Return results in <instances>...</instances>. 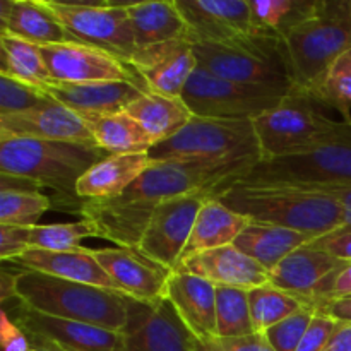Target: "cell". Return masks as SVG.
<instances>
[{
	"mask_svg": "<svg viewBox=\"0 0 351 351\" xmlns=\"http://www.w3.org/2000/svg\"><path fill=\"white\" fill-rule=\"evenodd\" d=\"M261 160L163 161L153 163L120 197L75 202L74 213L96 226L99 239L137 249L154 209L163 201L187 194L219 197Z\"/></svg>",
	"mask_w": 351,
	"mask_h": 351,
	"instance_id": "6da1fadb",
	"label": "cell"
},
{
	"mask_svg": "<svg viewBox=\"0 0 351 351\" xmlns=\"http://www.w3.org/2000/svg\"><path fill=\"white\" fill-rule=\"evenodd\" d=\"M16 300L40 314L98 326L119 335L129 326L130 298L34 271H16Z\"/></svg>",
	"mask_w": 351,
	"mask_h": 351,
	"instance_id": "7a4b0ae2",
	"label": "cell"
},
{
	"mask_svg": "<svg viewBox=\"0 0 351 351\" xmlns=\"http://www.w3.org/2000/svg\"><path fill=\"white\" fill-rule=\"evenodd\" d=\"M106 156L108 153L98 146L7 137L0 139V175L24 180L36 189H51L74 206L79 201L77 182Z\"/></svg>",
	"mask_w": 351,
	"mask_h": 351,
	"instance_id": "3957f363",
	"label": "cell"
},
{
	"mask_svg": "<svg viewBox=\"0 0 351 351\" xmlns=\"http://www.w3.org/2000/svg\"><path fill=\"white\" fill-rule=\"evenodd\" d=\"M216 199L250 223L281 226L315 239L345 225V208L339 202L304 189L233 185Z\"/></svg>",
	"mask_w": 351,
	"mask_h": 351,
	"instance_id": "277c9868",
	"label": "cell"
},
{
	"mask_svg": "<svg viewBox=\"0 0 351 351\" xmlns=\"http://www.w3.org/2000/svg\"><path fill=\"white\" fill-rule=\"evenodd\" d=\"M351 50V0H321L281 40L291 86L307 91L329 65Z\"/></svg>",
	"mask_w": 351,
	"mask_h": 351,
	"instance_id": "5b68a950",
	"label": "cell"
},
{
	"mask_svg": "<svg viewBox=\"0 0 351 351\" xmlns=\"http://www.w3.org/2000/svg\"><path fill=\"white\" fill-rule=\"evenodd\" d=\"M235 185L290 189L351 185V122L339 120L338 129L307 153L261 160Z\"/></svg>",
	"mask_w": 351,
	"mask_h": 351,
	"instance_id": "8992f818",
	"label": "cell"
},
{
	"mask_svg": "<svg viewBox=\"0 0 351 351\" xmlns=\"http://www.w3.org/2000/svg\"><path fill=\"white\" fill-rule=\"evenodd\" d=\"M315 105L307 91L291 86L280 105L254 119L261 160L307 153L324 143L339 122L328 119Z\"/></svg>",
	"mask_w": 351,
	"mask_h": 351,
	"instance_id": "52a82bcc",
	"label": "cell"
},
{
	"mask_svg": "<svg viewBox=\"0 0 351 351\" xmlns=\"http://www.w3.org/2000/svg\"><path fill=\"white\" fill-rule=\"evenodd\" d=\"M151 163L163 161H240L261 160L252 122L192 117L168 141L149 149Z\"/></svg>",
	"mask_w": 351,
	"mask_h": 351,
	"instance_id": "ba28073f",
	"label": "cell"
},
{
	"mask_svg": "<svg viewBox=\"0 0 351 351\" xmlns=\"http://www.w3.org/2000/svg\"><path fill=\"white\" fill-rule=\"evenodd\" d=\"M290 88L228 81L197 67L185 86L182 99L194 117L252 122L264 112L280 105Z\"/></svg>",
	"mask_w": 351,
	"mask_h": 351,
	"instance_id": "9c48e42d",
	"label": "cell"
},
{
	"mask_svg": "<svg viewBox=\"0 0 351 351\" xmlns=\"http://www.w3.org/2000/svg\"><path fill=\"white\" fill-rule=\"evenodd\" d=\"M197 67L245 84L291 86L281 40L264 36L250 45L192 43Z\"/></svg>",
	"mask_w": 351,
	"mask_h": 351,
	"instance_id": "30bf717a",
	"label": "cell"
},
{
	"mask_svg": "<svg viewBox=\"0 0 351 351\" xmlns=\"http://www.w3.org/2000/svg\"><path fill=\"white\" fill-rule=\"evenodd\" d=\"M77 43L98 48L130 67L137 48L129 12L123 3H69L48 0Z\"/></svg>",
	"mask_w": 351,
	"mask_h": 351,
	"instance_id": "8fae6325",
	"label": "cell"
},
{
	"mask_svg": "<svg viewBox=\"0 0 351 351\" xmlns=\"http://www.w3.org/2000/svg\"><path fill=\"white\" fill-rule=\"evenodd\" d=\"M208 199L206 194H187L161 202L144 230L137 252L175 273L180 266L195 218Z\"/></svg>",
	"mask_w": 351,
	"mask_h": 351,
	"instance_id": "7c38bea8",
	"label": "cell"
},
{
	"mask_svg": "<svg viewBox=\"0 0 351 351\" xmlns=\"http://www.w3.org/2000/svg\"><path fill=\"white\" fill-rule=\"evenodd\" d=\"M191 43L250 45L259 34L252 24L249 0H177Z\"/></svg>",
	"mask_w": 351,
	"mask_h": 351,
	"instance_id": "4fadbf2b",
	"label": "cell"
},
{
	"mask_svg": "<svg viewBox=\"0 0 351 351\" xmlns=\"http://www.w3.org/2000/svg\"><path fill=\"white\" fill-rule=\"evenodd\" d=\"M129 311L120 351H218L215 339L204 345L182 324L168 300L156 305L130 300Z\"/></svg>",
	"mask_w": 351,
	"mask_h": 351,
	"instance_id": "5bb4252c",
	"label": "cell"
},
{
	"mask_svg": "<svg viewBox=\"0 0 351 351\" xmlns=\"http://www.w3.org/2000/svg\"><path fill=\"white\" fill-rule=\"evenodd\" d=\"M40 48L48 74L53 82L81 84V82L127 81L147 93L132 67L98 48L82 43H62Z\"/></svg>",
	"mask_w": 351,
	"mask_h": 351,
	"instance_id": "9a60e30c",
	"label": "cell"
},
{
	"mask_svg": "<svg viewBox=\"0 0 351 351\" xmlns=\"http://www.w3.org/2000/svg\"><path fill=\"white\" fill-rule=\"evenodd\" d=\"M12 319L31 343L53 346L62 351H120L123 343V335L119 332L40 314L24 307L21 302L14 308Z\"/></svg>",
	"mask_w": 351,
	"mask_h": 351,
	"instance_id": "2e32d148",
	"label": "cell"
},
{
	"mask_svg": "<svg viewBox=\"0 0 351 351\" xmlns=\"http://www.w3.org/2000/svg\"><path fill=\"white\" fill-rule=\"evenodd\" d=\"M348 264L305 245L291 252L271 271L269 283L300 298L305 305L319 308L326 302L336 274Z\"/></svg>",
	"mask_w": 351,
	"mask_h": 351,
	"instance_id": "e0dca14e",
	"label": "cell"
},
{
	"mask_svg": "<svg viewBox=\"0 0 351 351\" xmlns=\"http://www.w3.org/2000/svg\"><path fill=\"white\" fill-rule=\"evenodd\" d=\"M89 250L117 285L120 295L144 305H156L165 300V290L171 271L134 249L108 247Z\"/></svg>",
	"mask_w": 351,
	"mask_h": 351,
	"instance_id": "ac0fdd59",
	"label": "cell"
},
{
	"mask_svg": "<svg viewBox=\"0 0 351 351\" xmlns=\"http://www.w3.org/2000/svg\"><path fill=\"white\" fill-rule=\"evenodd\" d=\"M7 137L96 146L91 123L55 99L29 112L0 117V139Z\"/></svg>",
	"mask_w": 351,
	"mask_h": 351,
	"instance_id": "d6986e66",
	"label": "cell"
},
{
	"mask_svg": "<svg viewBox=\"0 0 351 351\" xmlns=\"http://www.w3.org/2000/svg\"><path fill=\"white\" fill-rule=\"evenodd\" d=\"M130 67L147 91L182 98L189 79L197 69V60L191 41L178 40L139 50Z\"/></svg>",
	"mask_w": 351,
	"mask_h": 351,
	"instance_id": "ffe728a7",
	"label": "cell"
},
{
	"mask_svg": "<svg viewBox=\"0 0 351 351\" xmlns=\"http://www.w3.org/2000/svg\"><path fill=\"white\" fill-rule=\"evenodd\" d=\"M165 300L182 324L206 345L218 338L216 331V285L191 273L175 271L168 280Z\"/></svg>",
	"mask_w": 351,
	"mask_h": 351,
	"instance_id": "44dd1931",
	"label": "cell"
},
{
	"mask_svg": "<svg viewBox=\"0 0 351 351\" xmlns=\"http://www.w3.org/2000/svg\"><path fill=\"white\" fill-rule=\"evenodd\" d=\"M45 91L55 101L71 108L89 123L101 117L123 112L134 99L146 93L143 88L127 81L81 82V84L51 82Z\"/></svg>",
	"mask_w": 351,
	"mask_h": 351,
	"instance_id": "7402d4cb",
	"label": "cell"
},
{
	"mask_svg": "<svg viewBox=\"0 0 351 351\" xmlns=\"http://www.w3.org/2000/svg\"><path fill=\"white\" fill-rule=\"evenodd\" d=\"M0 33L12 34L38 47L77 43L48 0H2Z\"/></svg>",
	"mask_w": 351,
	"mask_h": 351,
	"instance_id": "603a6c76",
	"label": "cell"
},
{
	"mask_svg": "<svg viewBox=\"0 0 351 351\" xmlns=\"http://www.w3.org/2000/svg\"><path fill=\"white\" fill-rule=\"evenodd\" d=\"M177 271L191 273L211 281L216 287H235L243 290L269 283V271L243 254L235 245L219 247L184 261Z\"/></svg>",
	"mask_w": 351,
	"mask_h": 351,
	"instance_id": "cb8c5ba5",
	"label": "cell"
},
{
	"mask_svg": "<svg viewBox=\"0 0 351 351\" xmlns=\"http://www.w3.org/2000/svg\"><path fill=\"white\" fill-rule=\"evenodd\" d=\"M10 264L24 271L48 274L60 280L75 281V283L91 285L103 290L119 293V288L112 278L106 274L101 264L93 257L88 247L71 252H48V250H27Z\"/></svg>",
	"mask_w": 351,
	"mask_h": 351,
	"instance_id": "d4e9b609",
	"label": "cell"
},
{
	"mask_svg": "<svg viewBox=\"0 0 351 351\" xmlns=\"http://www.w3.org/2000/svg\"><path fill=\"white\" fill-rule=\"evenodd\" d=\"M149 154H108L81 177L75 194L82 201L117 199L151 167Z\"/></svg>",
	"mask_w": 351,
	"mask_h": 351,
	"instance_id": "484cf974",
	"label": "cell"
},
{
	"mask_svg": "<svg viewBox=\"0 0 351 351\" xmlns=\"http://www.w3.org/2000/svg\"><path fill=\"white\" fill-rule=\"evenodd\" d=\"M129 12L134 36L139 50L189 40V27L177 5V0L123 2Z\"/></svg>",
	"mask_w": 351,
	"mask_h": 351,
	"instance_id": "4316f807",
	"label": "cell"
},
{
	"mask_svg": "<svg viewBox=\"0 0 351 351\" xmlns=\"http://www.w3.org/2000/svg\"><path fill=\"white\" fill-rule=\"evenodd\" d=\"M249 223L250 221L245 216L230 209L219 199L209 197L202 204L201 211L195 218L194 228H192L187 247L182 254L180 264L197 254L233 245L240 233L249 226Z\"/></svg>",
	"mask_w": 351,
	"mask_h": 351,
	"instance_id": "83f0119b",
	"label": "cell"
},
{
	"mask_svg": "<svg viewBox=\"0 0 351 351\" xmlns=\"http://www.w3.org/2000/svg\"><path fill=\"white\" fill-rule=\"evenodd\" d=\"M123 112L146 130L154 146L180 132L194 117L182 98L151 91L143 93Z\"/></svg>",
	"mask_w": 351,
	"mask_h": 351,
	"instance_id": "f1b7e54d",
	"label": "cell"
},
{
	"mask_svg": "<svg viewBox=\"0 0 351 351\" xmlns=\"http://www.w3.org/2000/svg\"><path fill=\"white\" fill-rule=\"evenodd\" d=\"M314 240L315 237L295 232V230L249 223V226L240 233L233 245L257 261L264 269L271 273L291 252L308 245Z\"/></svg>",
	"mask_w": 351,
	"mask_h": 351,
	"instance_id": "f546056e",
	"label": "cell"
},
{
	"mask_svg": "<svg viewBox=\"0 0 351 351\" xmlns=\"http://www.w3.org/2000/svg\"><path fill=\"white\" fill-rule=\"evenodd\" d=\"M96 146L108 154L149 153L154 146L146 130L125 112L101 117L91 123Z\"/></svg>",
	"mask_w": 351,
	"mask_h": 351,
	"instance_id": "4dcf8cb0",
	"label": "cell"
},
{
	"mask_svg": "<svg viewBox=\"0 0 351 351\" xmlns=\"http://www.w3.org/2000/svg\"><path fill=\"white\" fill-rule=\"evenodd\" d=\"M321 0H249L252 24L259 34L283 40L288 31L317 9Z\"/></svg>",
	"mask_w": 351,
	"mask_h": 351,
	"instance_id": "1f68e13d",
	"label": "cell"
},
{
	"mask_svg": "<svg viewBox=\"0 0 351 351\" xmlns=\"http://www.w3.org/2000/svg\"><path fill=\"white\" fill-rule=\"evenodd\" d=\"M0 48H2L0 74L19 79V81L36 86L43 91L53 82L48 74L41 48L38 45L21 40L12 34L0 33Z\"/></svg>",
	"mask_w": 351,
	"mask_h": 351,
	"instance_id": "d6a6232c",
	"label": "cell"
},
{
	"mask_svg": "<svg viewBox=\"0 0 351 351\" xmlns=\"http://www.w3.org/2000/svg\"><path fill=\"white\" fill-rule=\"evenodd\" d=\"M307 93L317 105L338 110L351 122V50L336 58Z\"/></svg>",
	"mask_w": 351,
	"mask_h": 351,
	"instance_id": "836d02e7",
	"label": "cell"
},
{
	"mask_svg": "<svg viewBox=\"0 0 351 351\" xmlns=\"http://www.w3.org/2000/svg\"><path fill=\"white\" fill-rule=\"evenodd\" d=\"M216 331L219 339L242 338L256 332L250 314L249 290L216 287Z\"/></svg>",
	"mask_w": 351,
	"mask_h": 351,
	"instance_id": "e575fe53",
	"label": "cell"
},
{
	"mask_svg": "<svg viewBox=\"0 0 351 351\" xmlns=\"http://www.w3.org/2000/svg\"><path fill=\"white\" fill-rule=\"evenodd\" d=\"M250 314L256 332H266L273 326L305 307L300 298L273 287L271 283L249 290Z\"/></svg>",
	"mask_w": 351,
	"mask_h": 351,
	"instance_id": "d590c367",
	"label": "cell"
},
{
	"mask_svg": "<svg viewBox=\"0 0 351 351\" xmlns=\"http://www.w3.org/2000/svg\"><path fill=\"white\" fill-rule=\"evenodd\" d=\"M99 239L96 226L88 219L75 223L36 225L29 228V250L71 252L82 249L84 239Z\"/></svg>",
	"mask_w": 351,
	"mask_h": 351,
	"instance_id": "8d00e7d4",
	"label": "cell"
},
{
	"mask_svg": "<svg viewBox=\"0 0 351 351\" xmlns=\"http://www.w3.org/2000/svg\"><path fill=\"white\" fill-rule=\"evenodd\" d=\"M53 208L48 195L38 189H2L0 191V225L31 226L38 225V219Z\"/></svg>",
	"mask_w": 351,
	"mask_h": 351,
	"instance_id": "74e56055",
	"label": "cell"
},
{
	"mask_svg": "<svg viewBox=\"0 0 351 351\" xmlns=\"http://www.w3.org/2000/svg\"><path fill=\"white\" fill-rule=\"evenodd\" d=\"M51 96L43 89L27 82L0 74V117L29 112L51 101Z\"/></svg>",
	"mask_w": 351,
	"mask_h": 351,
	"instance_id": "f35d334b",
	"label": "cell"
},
{
	"mask_svg": "<svg viewBox=\"0 0 351 351\" xmlns=\"http://www.w3.org/2000/svg\"><path fill=\"white\" fill-rule=\"evenodd\" d=\"M315 312H317V308L305 305L293 315L281 321L280 324L273 326L263 335L266 336L269 345L276 351H297Z\"/></svg>",
	"mask_w": 351,
	"mask_h": 351,
	"instance_id": "ab89813d",
	"label": "cell"
},
{
	"mask_svg": "<svg viewBox=\"0 0 351 351\" xmlns=\"http://www.w3.org/2000/svg\"><path fill=\"white\" fill-rule=\"evenodd\" d=\"M338 326V321L317 311L312 317L297 351H322L329 343V339L332 338Z\"/></svg>",
	"mask_w": 351,
	"mask_h": 351,
	"instance_id": "60d3db41",
	"label": "cell"
},
{
	"mask_svg": "<svg viewBox=\"0 0 351 351\" xmlns=\"http://www.w3.org/2000/svg\"><path fill=\"white\" fill-rule=\"evenodd\" d=\"M314 249L322 250L329 256L336 257L345 263H351V226L343 225L326 235L317 237L312 243H308Z\"/></svg>",
	"mask_w": 351,
	"mask_h": 351,
	"instance_id": "b9f144b4",
	"label": "cell"
},
{
	"mask_svg": "<svg viewBox=\"0 0 351 351\" xmlns=\"http://www.w3.org/2000/svg\"><path fill=\"white\" fill-rule=\"evenodd\" d=\"M29 250V228L0 225V261L10 263Z\"/></svg>",
	"mask_w": 351,
	"mask_h": 351,
	"instance_id": "7bdbcfd3",
	"label": "cell"
},
{
	"mask_svg": "<svg viewBox=\"0 0 351 351\" xmlns=\"http://www.w3.org/2000/svg\"><path fill=\"white\" fill-rule=\"evenodd\" d=\"M0 343L2 351H31L33 348L26 332L7 314L5 308L0 312Z\"/></svg>",
	"mask_w": 351,
	"mask_h": 351,
	"instance_id": "ee69618b",
	"label": "cell"
},
{
	"mask_svg": "<svg viewBox=\"0 0 351 351\" xmlns=\"http://www.w3.org/2000/svg\"><path fill=\"white\" fill-rule=\"evenodd\" d=\"M215 343L218 351H276L269 345L263 332H254V335L242 336V338H216Z\"/></svg>",
	"mask_w": 351,
	"mask_h": 351,
	"instance_id": "f6af8a7d",
	"label": "cell"
},
{
	"mask_svg": "<svg viewBox=\"0 0 351 351\" xmlns=\"http://www.w3.org/2000/svg\"><path fill=\"white\" fill-rule=\"evenodd\" d=\"M348 297H351V263L336 274V278L331 283V288H329V293L328 297H326L324 304L339 300V298H348Z\"/></svg>",
	"mask_w": 351,
	"mask_h": 351,
	"instance_id": "bcb514c9",
	"label": "cell"
},
{
	"mask_svg": "<svg viewBox=\"0 0 351 351\" xmlns=\"http://www.w3.org/2000/svg\"><path fill=\"white\" fill-rule=\"evenodd\" d=\"M322 314L329 315L335 321L343 322V324H351V297L339 298V300L328 302L322 307L317 308Z\"/></svg>",
	"mask_w": 351,
	"mask_h": 351,
	"instance_id": "7dc6e473",
	"label": "cell"
},
{
	"mask_svg": "<svg viewBox=\"0 0 351 351\" xmlns=\"http://www.w3.org/2000/svg\"><path fill=\"white\" fill-rule=\"evenodd\" d=\"M322 351H351V324L339 322L338 329Z\"/></svg>",
	"mask_w": 351,
	"mask_h": 351,
	"instance_id": "c3c4849f",
	"label": "cell"
},
{
	"mask_svg": "<svg viewBox=\"0 0 351 351\" xmlns=\"http://www.w3.org/2000/svg\"><path fill=\"white\" fill-rule=\"evenodd\" d=\"M16 298V273L2 271L0 274V302L3 305Z\"/></svg>",
	"mask_w": 351,
	"mask_h": 351,
	"instance_id": "681fc988",
	"label": "cell"
},
{
	"mask_svg": "<svg viewBox=\"0 0 351 351\" xmlns=\"http://www.w3.org/2000/svg\"><path fill=\"white\" fill-rule=\"evenodd\" d=\"M33 345V348L31 351H62V350H57L53 348V346H47V345H38V343H31Z\"/></svg>",
	"mask_w": 351,
	"mask_h": 351,
	"instance_id": "f907efd6",
	"label": "cell"
}]
</instances>
